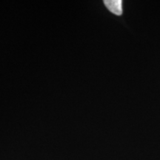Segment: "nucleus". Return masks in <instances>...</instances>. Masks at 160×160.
Segmentation results:
<instances>
[{"instance_id": "obj_1", "label": "nucleus", "mask_w": 160, "mask_h": 160, "mask_svg": "<svg viewBox=\"0 0 160 160\" xmlns=\"http://www.w3.org/2000/svg\"><path fill=\"white\" fill-rule=\"evenodd\" d=\"M104 4L111 13L120 16L122 13V0H105Z\"/></svg>"}]
</instances>
